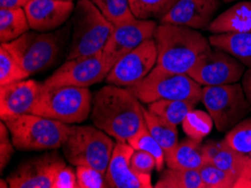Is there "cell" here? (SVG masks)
I'll list each match as a JSON object with an SVG mask.
<instances>
[{
	"label": "cell",
	"mask_w": 251,
	"mask_h": 188,
	"mask_svg": "<svg viewBox=\"0 0 251 188\" xmlns=\"http://www.w3.org/2000/svg\"><path fill=\"white\" fill-rule=\"evenodd\" d=\"M28 77L29 74L22 67L9 44L1 43L0 45V86L27 79Z\"/></svg>",
	"instance_id": "cell-27"
},
{
	"label": "cell",
	"mask_w": 251,
	"mask_h": 188,
	"mask_svg": "<svg viewBox=\"0 0 251 188\" xmlns=\"http://www.w3.org/2000/svg\"><path fill=\"white\" fill-rule=\"evenodd\" d=\"M220 0H177L160 24H174L193 29L207 28L220 8Z\"/></svg>",
	"instance_id": "cell-16"
},
{
	"label": "cell",
	"mask_w": 251,
	"mask_h": 188,
	"mask_svg": "<svg viewBox=\"0 0 251 188\" xmlns=\"http://www.w3.org/2000/svg\"><path fill=\"white\" fill-rule=\"evenodd\" d=\"M135 149L127 142H116L111 161L105 174L106 187L111 188H152L151 175L140 174L131 166Z\"/></svg>",
	"instance_id": "cell-15"
},
{
	"label": "cell",
	"mask_w": 251,
	"mask_h": 188,
	"mask_svg": "<svg viewBox=\"0 0 251 188\" xmlns=\"http://www.w3.org/2000/svg\"><path fill=\"white\" fill-rule=\"evenodd\" d=\"M53 188H78L75 171L68 166L61 168L55 176Z\"/></svg>",
	"instance_id": "cell-37"
},
{
	"label": "cell",
	"mask_w": 251,
	"mask_h": 188,
	"mask_svg": "<svg viewBox=\"0 0 251 188\" xmlns=\"http://www.w3.org/2000/svg\"><path fill=\"white\" fill-rule=\"evenodd\" d=\"M213 34L239 33L251 30V2L241 1L223 11L207 26Z\"/></svg>",
	"instance_id": "cell-20"
},
{
	"label": "cell",
	"mask_w": 251,
	"mask_h": 188,
	"mask_svg": "<svg viewBox=\"0 0 251 188\" xmlns=\"http://www.w3.org/2000/svg\"><path fill=\"white\" fill-rule=\"evenodd\" d=\"M30 28L24 8H0V41L9 43L24 35Z\"/></svg>",
	"instance_id": "cell-24"
},
{
	"label": "cell",
	"mask_w": 251,
	"mask_h": 188,
	"mask_svg": "<svg viewBox=\"0 0 251 188\" xmlns=\"http://www.w3.org/2000/svg\"><path fill=\"white\" fill-rule=\"evenodd\" d=\"M78 188H104L106 187L105 174L91 167H75Z\"/></svg>",
	"instance_id": "cell-34"
},
{
	"label": "cell",
	"mask_w": 251,
	"mask_h": 188,
	"mask_svg": "<svg viewBox=\"0 0 251 188\" xmlns=\"http://www.w3.org/2000/svg\"><path fill=\"white\" fill-rule=\"evenodd\" d=\"M108 75L102 51L93 55L67 60L43 82L45 86L90 87L101 82Z\"/></svg>",
	"instance_id": "cell-14"
},
{
	"label": "cell",
	"mask_w": 251,
	"mask_h": 188,
	"mask_svg": "<svg viewBox=\"0 0 251 188\" xmlns=\"http://www.w3.org/2000/svg\"><path fill=\"white\" fill-rule=\"evenodd\" d=\"M227 144L241 153H251V117L243 118L224 136Z\"/></svg>",
	"instance_id": "cell-33"
},
{
	"label": "cell",
	"mask_w": 251,
	"mask_h": 188,
	"mask_svg": "<svg viewBox=\"0 0 251 188\" xmlns=\"http://www.w3.org/2000/svg\"><path fill=\"white\" fill-rule=\"evenodd\" d=\"M42 88L43 83L32 79H24L0 86L1 120L24 114H32Z\"/></svg>",
	"instance_id": "cell-17"
},
{
	"label": "cell",
	"mask_w": 251,
	"mask_h": 188,
	"mask_svg": "<svg viewBox=\"0 0 251 188\" xmlns=\"http://www.w3.org/2000/svg\"><path fill=\"white\" fill-rule=\"evenodd\" d=\"M157 188H205L199 170L174 169L169 168L162 171L155 183Z\"/></svg>",
	"instance_id": "cell-26"
},
{
	"label": "cell",
	"mask_w": 251,
	"mask_h": 188,
	"mask_svg": "<svg viewBox=\"0 0 251 188\" xmlns=\"http://www.w3.org/2000/svg\"><path fill=\"white\" fill-rule=\"evenodd\" d=\"M224 2H232V1H235V0H222Z\"/></svg>",
	"instance_id": "cell-42"
},
{
	"label": "cell",
	"mask_w": 251,
	"mask_h": 188,
	"mask_svg": "<svg viewBox=\"0 0 251 188\" xmlns=\"http://www.w3.org/2000/svg\"><path fill=\"white\" fill-rule=\"evenodd\" d=\"M74 1L30 0L25 6L29 26L36 32H52L66 24L74 14Z\"/></svg>",
	"instance_id": "cell-18"
},
{
	"label": "cell",
	"mask_w": 251,
	"mask_h": 188,
	"mask_svg": "<svg viewBox=\"0 0 251 188\" xmlns=\"http://www.w3.org/2000/svg\"><path fill=\"white\" fill-rule=\"evenodd\" d=\"M9 129L15 149L20 151L55 150L63 145L70 125L35 114L2 120Z\"/></svg>",
	"instance_id": "cell-3"
},
{
	"label": "cell",
	"mask_w": 251,
	"mask_h": 188,
	"mask_svg": "<svg viewBox=\"0 0 251 188\" xmlns=\"http://www.w3.org/2000/svg\"><path fill=\"white\" fill-rule=\"evenodd\" d=\"M234 188H251V158L249 157L248 162L243 168L242 172L235 183Z\"/></svg>",
	"instance_id": "cell-38"
},
{
	"label": "cell",
	"mask_w": 251,
	"mask_h": 188,
	"mask_svg": "<svg viewBox=\"0 0 251 188\" xmlns=\"http://www.w3.org/2000/svg\"><path fill=\"white\" fill-rule=\"evenodd\" d=\"M153 38L158 49L155 67L171 74H188L212 50L208 38L185 26L159 24Z\"/></svg>",
	"instance_id": "cell-2"
},
{
	"label": "cell",
	"mask_w": 251,
	"mask_h": 188,
	"mask_svg": "<svg viewBox=\"0 0 251 188\" xmlns=\"http://www.w3.org/2000/svg\"><path fill=\"white\" fill-rule=\"evenodd\" d=\"M61 1H75V0H61Z\"/></svg>",
	"instance_id": "cell-43"
},
{
	"label": "cell",
	"mask_w": 251,
	"mask_h": 188,
	"mask_svg": "<svg viewBox=\"0 0 251 188\" xmlns=\"http://www.w3.org/2000/svg\"><path fill=\"white\" fill-rule=\"evenodd\" d=\"M30 0H0V8H25Z\"/></svg>",
	"instance_id": "cell-40"
},
{
	"label": "cell",
	"mask_w": 251,
	"mask_h": 188,
	"mask_svg": "<svg viewBox=\"0 0 251 188\" xmlns=\"http://www.w3.org/2000/svg\"><path fill=\"white\" fill-rule=\"evenodd\" d=\"M201 103L219 132L227 133L251 112L242 85L237 82L203 87Z\"/></svg>",
	"instance_id": "cell-9"
},
{
	"label": "cell",
	"mask_w": 251,
	"mask_h": 188,
	"mask_svg": "<svg viewBox=\"0 0 251 188\" xmlns=\"http://www.w3.org/2000/svg\"><path fill=\"white\" fill-rule=\"evenodd\" d=\"M127 143L132 145L135 150H142L150 153V155L155 159V162H157L155 169L159 172L163 170V166H165L166 162L165 151H163L161 145L159 144V142L151 135L147 125L143 126L134 136H132L131 139L127 141Z\"/></svg>",
	"instance_id": "cell-28"
},
{
	"label": "cell",
	"mask_w": 251,
	"mask_h": 188,
	"mask_svg": "<svg viewBox=\"0 0 251 188\" xmlns=\"http://www.w3.org/2000/svg\"><path fill=\"white\" fill-rule=\"evenodd\" d=\"M133 15L138 19H160L177 0H128Z\"/></svg>",
	"instance_id": "cell-30"
},
{
	"label": "cell",
	"mask_w": 251,
	"mask_h": 188,
	"mask_svg": "<svg viewBox=\"0 0 251 188\" xmlns=\"http://www.w3.org/2000/svg\"><path fill=\"white\" fill-rule=\"evenodd\" d=\"M144 107L127 88L108 85L94 96L91 121L117 142H127L146 126Z\"/></svg>",
	"instance_id": "cell-1"
},
{
	"label": "cell",
	"mask_w": 251,
	"mask_h": 188,
	"mask_svg": "<svg viewBox=\"0 0 251 188\" xmlns=\"http://www.w3.org/2000/svg\"><path fill=\"white\" fill-rule=\"evenodd\" d=\"M248 156H249V157H250V158H251V153H250V155H248Z\"/></svg>",
	"instance_id": "cell-44"
},
{
	"label": "cell",
	"mask_w": 251,
	"mask_h": 188,
	"mask_svg": "<svg viewBox=\"0 0 251 188\" xmlns=\"http://www.w3.org/2000/svg\"><path fill=\"white\" fill-rule=\"evenodd\" d=\"M213 122L211 115L200 109H193L184 122L181 123L182 129L189 137L196 140H203L212 131Z\"/></svg>",
	"instance_id": "cell-32"
},
{
	"label": "cell",
	"mask_w": 251,
	"mask_h": 188,
	"mask_svg": "<svg viewBox=\"0 0 251 188\" xmlns=\"http://www.w3.org/2000/svg\"><path fill=\"white\" fill-rule=\"evenodd\" d=\"M212 47L220 48L251 68V30L239 33L213 34L208 37Z\"/></svg>",
	"instance_id": "cell-22"
},
{
	"label": "cell",
	"mask_w": 251,
	"mask_h": 188,
	"mask_svg": "<svg viewBox=\"0 0 251 188\" xmlns=\"http://www.w3.org/2000/svg\"><path fill=\"white\" fill-rule=\"evenodd\" d=\"M64 166L66 162L55 149L24 160L6 179L11 188H53L56 174Z\"/></svg>",
	"instance_id": "cell-13"
},
{
	"label": "cell",
	"mask_w": 251,
	"mask_h": 188,
	"mask_svg": "<svg viewBox=\"0 0 251 188\" xmlns=\"http://www.w3.org/2000/svg\"><path fill=\"white\" fill-rule=\"evenodd\" d=\"M203 150L208 162L231 172L238 178L249 159L248 155L234 150L224 139L221 141H207L203 144Z\"/></svg>",
	"instance_id": "cell-19"
},
{
	"label": "cell",
	"mask_w": 251,
	"mask_h": 188,
	"mask_svg": "<svg viewBox=\"0 0 251 188\" xmlns=\"http://www.w3.org/2000/svg\"><path fill=\"white\" fill-rule=\"evenodd\" d=\"M9 129L7 128L6 123L1 121L0 123V163H1V171L5 169L6 164L9 162L14 153L13 141L9 139Z\"/></svg>",
	"instance_id": "cell-36"
},
{
	"label": "cell",
	"mask_w": 251,
	"mask_h": 188,
	"mask_svg": "<svg viewBox=\"0 0 251 188\" xmlns=\"http://www.w3.org/2000/svg\"><path fill=\"white\" fill-rule=\"evenodd\" d=\"M242 88L245 90L246 97L251 104V68L247 69L242 76Z\"/></svg>",
	"instance_id": "cell-39"
},
{
	"label": "cell",
	"mask_w": 251,
	"mask_h": 188,
	"mask_svg": "<svg viewBox=\"0 0 251 188\" xmlns=\"http://www.w3.org/2000/svg\"><path fill=\"white\" fill-rule=\"evenodd\" d=\"M143 112L147 128L150 131L151 135L161 145L163 151H165V156H170L178 144L177 125L151 113L148 108H144Z\"/></svg>",
	"instance_id": "cell-23"
},
{
	"label": "cell",
	"mask_w": 251,
	"mask_h": 188,
	"mask_svg": "<svg viewBox=\"0 0 251 188\" xmlns=\"http://www.w3.org/2000/svg\"><path fill=\"white\" fill-rule=\"evenodd\" d=\"M131 166L136 172L151 175L152 170L157 167V162L150 153L142 150H135L131 158Z\"/></svg>",
	"instance_id": "cell-35"
},
{
	"label": "cell",
	"mask_w": 251,
	"mask_h": 188,
	"mask_svg": "<svg viewBox=\"0 0 251 188\" xmlns=\"http://www.w3.org/2000/svg\"><path fill=\"white\" fill-rule=\"evenodd\" d=\"M115 142L95 125H70V131L61 149L72 166H85L106 174Z\"/></svg>",
	"instance_id": "cell-7"
},
{
	"label": "cell",
	"mask_w": 251,
	"mask_h": 188,
	"mask_svg": "<svg viewBox=\"0 0 251 188\" xmlns=\"http://www.w3.org/2000/svg\"><path fill=\"white\" fill-rule=\"evenodd\" d=\"M245 64L220 48L212 49L188 71V76L203 87L235 83L242 79Z\"/></svg>",
	"instance_id": "cell-10"
},
{
	"label": "cell",
	"mask_w": 251,
	"mask_h": 188,
	"mask_svg": "<svg viewBox=\"0 0 251 188\" xmlns=\"http://www.w3.org/2000/svg\"><path fill=\"white\" fill-rule=\"evenodd\" d=\"M93 95L89 88L74 86H45L32 114L52 118L66 124H78L90 116Z\"/></svg>",
	"instance_id": "cell-6"
},
{
	"label": "cell",
	"mask_w": 251,
	"mask_h": 188,
	"mask_svg": "<svg viewBox=\"0 0 251 188\" xmlns=\"http://www.w3.org/2000/svg\"><path fill=\"white\" fill-rule=\"evenodd\" d=\"M196 104L179 99H160L148 104V109L175 125L181 124Z\"/></svg>",
	"instance_id": "cell-25"
},
{
	"label": "cell",
	"mask_w": 251,
	"mask_h": 188,
	"mask_svg": "<svg viewBox=\"0 0 251 188\" xmlns=\"http://www.w3.org/2000/svg\"><path fill=\"white\" fill-rule=\"evenodd\" d=\"M114 26L134 19L128 0H91Z\"/></svg>",
	"instance_id": "cell-29"
},
{
	"label": "cell",
	"mask_w": 251,
	"mask_h": 188,
	"mask_svg": "<svg viewBox=\"0 0 251 188\" xmlns=\"http://www.w3.org/2000/svg\"><path fill=\"white\" fill-rule=\"evenodd\" d=\"M207 162L201 140L187 137L178 142L171 155L166 157V163L174 169L199 170Z\"/></svg>",
	"instance_id": "cell-21"
},
{
	"label": "cell",
	"mask_w": 251,
	"mask_h": 188,
	"mask_svg": "<svg viewBox=\"0 0 251 188\" xmlns=\"http://www.w3.org/2000/svg\"><path fill=\"white\" fill-rule=\"evenodd\" d=\"M158 49L154 38L142 42L138 48L125 54L106 77L108 85L128 88L150 74L157 64Z\"/></svg>",
	"instance_id": "cell-12"
},
{
	"label": "cell",
	"mask_w": 251,
	"mask_h": 188,
	"mask_svg": "<svg viewBox=\"0 0 251 188\" xmlns=\"http://www.w3.org/2000/svg\"><path fill=\"white\" fill-rule=\"evenodd\" d=\"M157 22L153 19H138L114 26L111 36L102 49V59L109 72L119 61L132 50L149 38H153Z\"/></svg>",
	"instance_id": "cell-11"
},
{
	"label": "cell",
	"mask_w": 251,
	"mask_h": 188,
	"mask_svg": "<svg viewBox=\"0 0 251 188\" xmlns=\"http://www.w3.org/2000/svg\"><path fill=\"white\" fill-rule=\"evenodd\" d=\"M71 23L52 32H26L9 47L29 76L47 70L56 62L71 35Z\"/></svg>",
	"instance_id": "cell-5"
},
{
	"label": "cell",
	"mask_w": 251,
	"mask_h": 188,
	"mask_svg": "<svg viewBox=\"0 0 251 188\" xmlns=\"http://www.w3.org/2000/svg\"><path fill=\"white\" fill-rule=\"evenodd\" d=\"M71 25L67 60L101 52L114 28L91 0H78L71 16Z\"/></svg>",
	"instance_id": "cell-4"
},
{
	"label": "cell",
	"mask_w": 251,
	"mask_h": 188,
	"mask_svg": "<svg viewBox=\"0 0 251 188\" xmlns=\"http://www.w3.org/2000/svg\"><path fill=\"white\" fill-rule=\"evenodd\" d=\"M143 104L160 99L189 101L196 105L201 102L203 86L187 74H171L154 67L143 80L127 88Z\"/></svg>",
	"instance_id": "cell-8"
},
{
	"label": "cell",
	"mask_w": 251,
	"mask_h": 188,
	"mask_svg": "<svg viewBox=\"0 0 251 188\" xmlns=\"http://www.w3.org/2000/svg\"><path fill=\"white\" fill-rule=\"evenodd\" d=\"M199 171L205 188H234L238 180L235 175L216 167L208 161L200 168Z\"/></svg>",
	"instance_id": "cell-31"
},
{
	"label": "cell",
	"mask_w": 251,
	"mask_h": 188,
	"mask_svg": "<svg viewBox=\"0 0 251 188\" xmlns=\"http://www.w3.org/2000/svg\"><path fill=\"white\" fill-rule=\"evenodd\" d=\"M0 187H2V188L9 187V184H8V182H7V179L5 180L3 178H1V182H0Z\"/></svg>",
	"instance_id": "cell-41"
}]
</instances>
